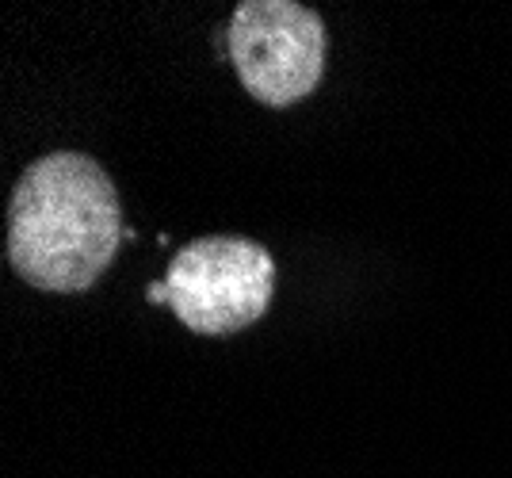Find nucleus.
<instances>
[{"mask_svg": "<svg viewBox=\"0 0 512 478\" xmlns=\"http://www.w3.org/2000/svg\"><path fill=\"white\" fill-rule=\"evenodd\" d=\"M123 238L115 184L85 153H46L12 188L8 264L39 291H88L111 268Z\"/></svg>", "mask_w": 512, "mask_h": 478, "instance_id": "obj_1", "label": "nucleus"}, {"mask_svg": "<svg viewBox=\"0 0 512 478\" xmlns=\"http://www.w3.org/2000/svg\"><path fill=\"white\" fill-rule=\"evenodd\" d=\"M169 310L203 337L253 326L276 291V261L264 245L237 234H207L176 249L165 272Z\"/></svg>", "mask_w": 512, "mask_h": 478, "instance_id": "obj_2", "label": "nucleus"}, {"mask_svg": "<svg viewBox=\"0 0 512 478\" xmlns=\"http://www.w3.org/2000/svg\"><path fill=\"white\" fill-rule=\"evenodd\" d=\"M237 81L264 108H291L318 88L329 31L314 8L295 0H245L226 31Z\"/></svg>", "mask_w": 512, "mask_h": 478, "instance_id": "obj_3", "label": "nucleus"}, {"mask_svg": "<svg viewBox=\"0 0 512 478\" xmlns=\"http://www.w3.org/2000/svg\"><path fill=\"white\" fill-rule=\"evenodd\" d=\"M150 303H157V306L165 303V306H169V287H165V280L153 283V287H150Z\"/></svg>", "mask_w": 512, "mask_h": 478, "instance_id": "obj_4", "label": "nucleus"}]
</instances>
